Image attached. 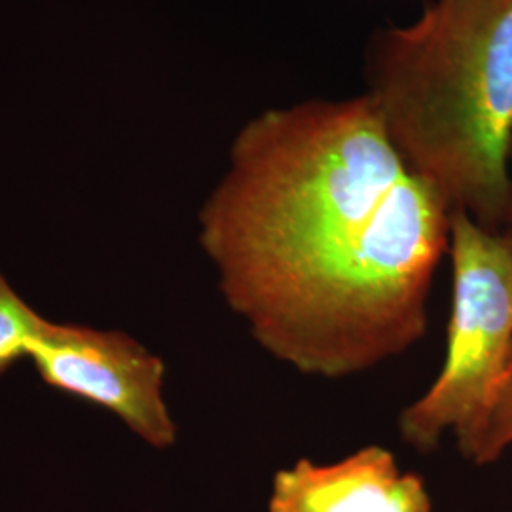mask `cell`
<instances>
[{"mask_svg":"<svg viewBox=\"0 0 512 512\" xmlns=\"http://www.w3.org/2000/svg\"><path fill=\"white\" fill-rule=\"evenodd\" d=\"M198 224L220 294L256 344L340 380L423 340L452 209L359 95L249 120Z\"/></svg>","mask_w":512,"mask_h":512,"instance_id":"cell-1","label":"cell"},{"mask_svg":"<svg viewBox=\"0 0 512 512\" xmlns=\"http://www.w3.org/2000/svg\"><path fill=\"white\" fill-rule=\"evenodd\" d=\"M366 97L452 213L512 219V0H433L372 40Z\"/></svg>","mask_w":512,"mask_h":512,"instance_id":"cell-2","label":"cell"},{"mask_svg":"<svg viewBox=\"0 0 512 512\" xmlns=\"http://www.w3.org/2000/svg\"><path fill=\"white\" fill-rule=\"evenodd\" d=\"M452 306L446 353L429 389L399 416L404 442L421 454L444 435L467 448L490 408L512 351V241L454 211Z\"/></svg>","mask_w":512,"mask_h":512,"instance_id":"cell-3","label":"cell"},{"mask_svg":"<svg viewBox=\"0 0 512 512\" xmlns=\"http://www.w3.org/2000/svg\"><path fill=\"white\" fill-rule=\"evenodd\" d=\"M44 384L122 421L152 448L177 440L165 403V363L124 332L48 321L29 357Z\"/></svg>","mask_w":512,"mask_h":512,"instance_id":"cell-4","label":"cell"},{"mask_svg":"<svg viewBox=\"0 0 512 512\" xmlns=\"http://www.w3.org/2000/svg\"><path fill=\"white\" fill-rule=\"evenodd\" d=\"M270 512H431L420 476L404 473L378 444L334 463L298 459L277 471Z\"/></svg>","mask_w":512,"mask_h":512,"instance_id":"cell-5","label":"cell"},{"mask_svg":"<svg viewBox=\"0 0 512 512\" xmlns=\"http://www.w3.org/2000/svg\"><path fill=\"white\" fill-rule=\"evenodd\" d=\"M48 325L0 272V374L31 357L33 348Z\"/></svg>","mask_w":512,"mask_h":512,"instance_id":"cell-6","label":"cell"},{"mask_svg":"<svg viewBox=\"0 0 512 512\" xmlns=\"http://www.w3.org/2000/svg\"><path fill=\"white\" fill-rule=\"evenodd\" d=\"M512 448V351L495 387L490 408L461 456L475 465H490Z\"/></svg>","mask_w":512,"mask_h":512,"instance_id":"cell-7","label":"cell"},{"mask_svg":"<svg viewBox=\"0 0 512 512\" xmlns=\"http://www.w3.org/2000/svg\"><path fill=\"white\" fill-rule=\"evenodd\" d=\"M503 232H505V234H507V236H509V238H511L512 241V219L511 222L507 224V230H503Z\"/></svg>","mask_w":512,"mask_h":512,"instance_id":"cell-8","label":"cell"},{"mask_svg":"<svg viewBox=\"0 0 512 512\" xmlns=\"http://www.w3.org/2000/svg\"><path fill=\"white\" fill-rule=\"evenodd\" d=\"M511 167H512V154H511Z\"/></svg>","mask_w":512,"mask_h":512,"instance_id":"cell-9","label":"cell"}]
</instances>
